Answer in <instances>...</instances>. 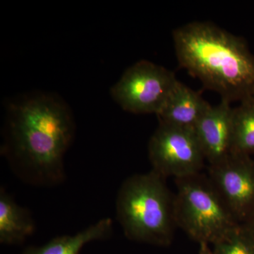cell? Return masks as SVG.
<instances>
[{
	"mask_svg": "<svg viewBox=\"0 0 254 254\" xmlns=\"http://www.w3.org/2000/svg\"><path fill=\"white\" fill-rule=\"evenodd\" d=\"M241 224L254 235V211L251 214L250 216L243 223Z\"/></svg>",
	"mask_w": 254,
	"mask_h": 254,
	"instance_id": "5bb4252c",
	"label": "cell"
},
{
	"mask_svg": "<svg viewBox=\"0 0 254 254\" xmlns=\"http://www.w3.org/2000/svg\"><path fill=\"white\" fill-rule=\"evenodd\" d=\"M181 67L222 99L254 96V56L246 42L210 22H192L173 31Z\"/></svg>",
	"mask_w": 254,
	"mask_h": 254,
	"instance_id": "7a4b0ae2",
	"label": "cell"
},
{
	"mask_svg": "<svg viewBox=\"0 0 254 254\" xmlns=\"http://www.w3.org/2000/svg\"><path fill=\"white\" fill-rule=\"evenodd\" d=\"M113 224L111 219H102L73 236L55 237L41 247H28L23 254H79L86 244L108 238L113 232Z\"/></svg>",
	"mask_w": 254,
	"mask_h": 254,
	"instance_id": "8fae6325",
	"label": "cell"
},
{
	"mask_svg": "<svg viewBox=\"0 0 254 254\" xmlns=\"http://www.w3.org/2000/svg\"><path fill=\"white\" fill-rule=\"evenodd\" d=\"M210 106L199 93L178 81L156 115L159 123L194 128Z\"/></svg>",
	"mask_w": 254,
	"mask_h": 254,
	"instance_id": "9c48e42d",
	"label": "cell"
},
{
	"mask_svg": "<svg viewBox=\"0 0 254 254\" xmlns=\"http://www.w3.org/2000/svg\"><path fill=\"white\" fill-rule=\"evenodd\" d=\"M178 80L175 73L147 60L127 68L110 94L124 110L134 114H158Z\"/></svg>",
	"mask_w": 254,
	"mask_h": 254,
	"instance_id": "5b68a950",
	"label": "cell"
},
{
	"mask_svg": "<svg viewBox=\"0 0 254 254\" xmlns=\"http://www.w3.org/2000/svg\"><path fill=\"white\" fill-rule=\"evenodd\" d=\"M213 247L212 254H254V235L240 224Z\"/></svg>",
	"mask_w": 254,
	"mask_h": 254,
	"instance_id": "4fadbf2b",
	"label": "cell"
},
{
	"mask_svg": "<svg viewBox=\"0 0 254 254\" xmlns=\"http://www.w3.org/2000/svg\"><path fill=\"white\" fill-rule=\"evenodd\" d=\"M233 109L230 101L222 99L208 108L194 127L208 166L221 163L232 154Z\"/></svg>",
	"mask_w": 254,
	"mask_h": 254,
	"instance_id": "ba28073f",
	"label": "cell"
},
{
	"mask_svg": "<svg viewBox=\"0 0 254 254\" xmlns=\"http://www.w3.org/2000/svg\"><path fill=\"white\" fill-rule=\"evenodd\" d=\"M199 253L198 254H212V250L208 244H200Z\"/></svg>",
	"mask_w": 254,
	"mask_h": 254,
	"instance_id": "9a60e30c",
	"label": "cell"
},
{
	"mask_svg": "<svg viewBox=\"0 0 254 254\" xmlns=\"http://www.w3.org/2000/svg\"><path fill=\"white\" fill-rule=\"evenodd\" d=\"M116 214L128 240L159 247L173 242L177 227L175 194L165 178L153 170L124 181L117 195Z\"/></svg>",
	"mask_w": 254,
	"mask_h": 254,
	"instance_id": "3957f363",
	"label": "cell"
},
{
	"mask_svg": "<svg viewBox=\"0 0 254 254\" xmlns=\"http://www.w3.org/2000/svg\"><path fill=\"white\" fill-rule=\"evenodd\" d=\"M208 177L234 216L243 223L254 211V160L232 153L221 163L208 166Z\"/></svg>",
	"mask_w": 254,
	"mask_h": 254,
	"instance_id": "52a82bcc",
	"label": "cell"
},
{
	"mask_svg": "<svg viewBox=\"0 0 254 254\" xmlns=\"http://www.w3.org/2000/svg\"><path fill=\"white\" fill-rule=\"evenodd\" d=\"M152 170L167 178L201 173L205 160L194 128L159 123L148 143Z\"/></svg>",
	"mask_w": 254,
	"mask_h": 254,
	"instance_id": "8992f818",
	"label": "cell"
},
{
	"mask_svg": "<svg viewBox=\"0 0 254 254\" xmlns=\"http://www.w3.org/2000/svg\"><path fill=\"white\" fill-rule=\"evenodd\" d=\"M177 227L198 244L213 245L240 225L208 176L175 179Z\"/></svg>",
	"mask_w": 254,
	"mask_h": 254,
	"instance_id": "277c9868",
	"label": "cell"
},
{
	"mask_svg": "<svg viewBox=\"0 0 254 254\" xmlns=\"http://www.w3.org/2000/svg\"></svg>",
	"mask_w": 254,
	"mask_h": 254,
	"instance_id": "2e32d148",
	"label": "cell"
},
{
	"mask_svg": "<svg viewBox=\"0 0 254 254\" xmlns=\"http://www.w3.org/2000/svg\"><path fill=\"white\" fill-rule=\"evenodd\" d=\"M35 231V222L27 209L18 205L4 188L0 190V242L21 245Z\"/></svg>",
	"mask_w": 254,
	"mask_h": 254,
	"instance_id": "30bf717a",
	"label": "cell"
},
{
	"mask_svg": "<svg viewBox=\"0 0 254 254\" xmlns=\"http://www.w3.org/2000/svg\"><path fill=\"white\" fill-rule=\"evenodd\" d=\"M74 131L71 110L63 100L32 93L10 105L1 152L24 183L54 187L66 178L64 158Z\"/></svg>",
	"mask_w": 254,
	"mask_h": 254,
	"instance_id": "6da1fadb",
	"label": "cell"
},
{
	"mask_svg": "<svg viewBox=\"0 0 254 254\" xmlns=\"http://www.w3.org/2000/svg\"><path fill=\"white\" fill-rule=\"evenodd\" d=\"M235 154H254V98H248L233 109L232 152Z\"/></svg>",
	"mask_w": 254,
	"mask_h": 254,
	"instance_id": "7c38bea8",
	"label": "cell"
}]
</instances>
